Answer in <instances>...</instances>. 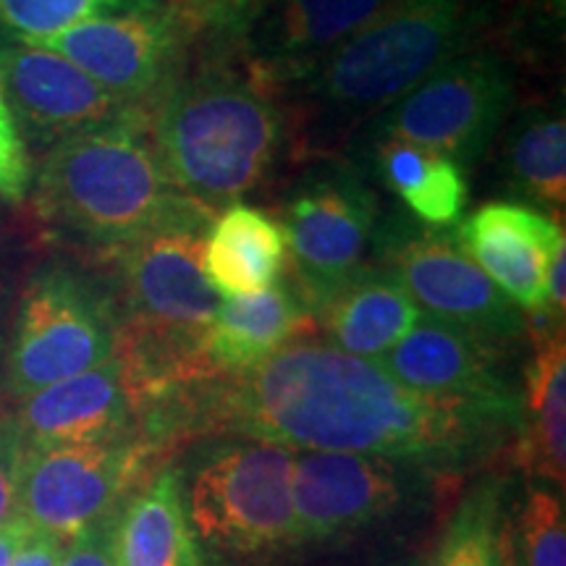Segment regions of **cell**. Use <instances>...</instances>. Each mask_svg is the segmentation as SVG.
Here are the masks:
<instances>
[{"mask_svg":"<svg viewBox=\"0 0 566 566\" xmlns=\"http://www.w3.org/2000/svg\"><path fill=\"white\" fill-rule=\"evenodd\" d=\"M142 430L163 449L179 438L237 436L294 451L391 459L436 478L475 470L516 441L491 417L409 391L380 363L315 334L250 373L155 401L142 412Z\"/></svg>","mask_w":566,"mask_h":566,"instance_id":"obj_1","label":"cell"},{"mask_svg":"<svg viewBox=\"0 0 566 566\" xmlns=\"http://www.w3.org/2000/svg\"><path fill=\"white\" fill-rule=\"evenodd\" d=\"M150 111L153 139L176 187L218 216L265 187L294 145L292 111L239 51L195 48Z\"/></svg>","mask_w":566,"mask_h":566,"instance_id":"obj_2","label":"cell"},{"mask_svg":"<svg viewBox=\"0 0 566 566\" xmlns=\"http://www.w3.org/2000/svg\"><path fill=\"white\" fill-rule=\"evenodd\" d=\"M34 205L48 226L101 254L171 226L210 229L216 221L168 176L142 105L55 142L40 166Z\"/></svg>","mask_w":566,"mask_h":566,"instance_id":"obj_3","label":"cell"},{"mask_svg":"<svg viewBox=\"0 0 566 566\" xmlns=\"http://www.w3.org/2000/svg\"><path fill=\"white\" fill-rule=\"evenodd\" d=\"M475 0H388L289 95L313 122L365 124L412 92L443 63L470 51Z\"/></svg>","mask_w":566,"mask_h":566,"instance_id":"obj_4","label":"cell"},{"mask_svg":"<svg viewBox=\"0 0 566 566\" xmlns=\"http://www.w3.org/2000/svg\"><path fill=\"white\" fill-rule=\"evenodd\" d=\"M294 449L239 438L210 449L184 485L197 541L226 556H268L296 543Z\"/></svg>","mask_w":566,"mask_h":566,"instance_id":"obj_5","label":"cell"},{"mask_svg":"<svg viewBox=\"0 0 566 566\" xmlns=\"http://www.w3.org/2000/svg\"><path fill=\"white\" fill-rule=\"evenodd\" d=\"M514 105V74L488 51H464L422 84L363 124L359 150L375 142H409L454 160L462 171L483 158Z\"/></svg>","mask_w":566,"mask_h":566,"instance_id":"obj_6","label":"cell"},{"mask_svg":"<svg viewBox=\"0 0 566 566\" xmlns=\"http://www.w3.org/2000/svg\"><path fill=\"white\" fill-rule=\"evenodd\" d=\"M116 296L71 268H42L21 294L6 378L17 399L108 363L116 354Z\"/></svg>","mask_w":566,"mask_h":566,"instance_id":"obj_7","label":"cell"},{"mask_svg":"<svg viewBox=\"0 0 566 566\" xmlns=\"http://www.w3.org/2000/svg\"><path fill=\"white\" fill-rule=\"evenodd\" d=\"M292 286L313 315L365 265L378 200L349 163L325 160L289 189L283 205Z\"/></svg>","mask_w":566,"mask_h":566,"instance_id":"obj_8","label":"cell"},{"mask_svg":"<svg viewBox=\"0 0 566 566\" xmlns=\"http://www.w3.org/2000/svg\"><path fill=\"white\" fill-rule=\"evenodd\" d=\"M30 45L74 63L118 103L153 108L187 66L197 38L166 0H134L129 9L87 19Z\"/></svg>","mask_w":566,"mask_h":566,"instance_id":"obj_9","label":"cell"},{"mask_svg":"<svg viewBox=\"0 0 566 566\" xmlns=\"http://www.w3.org/2000/svg\"><path fill=\"white\" fill-rule=\"evenodd\" d=\"M375 250L380 265L405 283L424 315L501 349L527 331L525 313L467 258L449 229H428L412 218L394 216L375 229Z\"/></svg>","mask_w":566,"mask_h":566,"instance_id":"obj_10","label":"cell"},{"mask_svg":"<svg viewBox=\"0 0 566 566\" xmlns=\"http://www.w3.org/2000/svg\"><path fill=\"white\" fill-rule=\"evenodd\" d=\"M163 451L142 433L118 441L27 449L19 514L32 527L71 541L111 520L153 475Z\"/></svg>","mask_w":566,"mask_h":566,"instance_id":"obj_11","label":"cell"},{"mask_svg":"<svg viewBox=\"0 0 566 566\" xmlns=\"http://www.w3.org/2000/svg\"><path fill=\"white\" fill-rule=\"evenodd\" d=\"M436 475L380 457L294 451L296 543L349 537L428 499Z\"/></svg>","mask_w":566,"mask_h":566,"instance_id":"obj_12","label":"cell"},{"mask_svg":"<svg viewBox=\"0 0 566 566\" xmlns=\"http://www.w3.org/2000/svg\"><path fill=\"white\" fill-rule=\"evenodd\" d=\"M504 352L462 328L420 315L378 363L409 391L472 409L520 436L522 388L509 373Z\"/></svg>","mask_w":566,"mask_h":566,"instance_id":"obj_13","label":"cell"},{"mask_svg":"<svg viewBox=\"0 0 566 566\" xmlns=\"http://www.w3.org/2000/svg\"><path fill=\"white\" fill-rule=\"evenodd\" d=\"M388 0H268L239 45L260 80L289 95Z\"/></svg>","mask_w":566,"mask_h":566,"instance_id":"obj_14","label":"cell"},{"mask_svg":"<svg viewBox=\"0 0 566 566\" xmlns=\"http://www.w3.org/2000/svg\"><path fill=\"white\" fill-rule=\"evenodd\" d=\"M0 90L21 139L48 147L132 108L59 53L32 45H0Z\"/></svg>","mask_w":566,"mask_h":566,"instance_id":"obj_15","label":"cell"},{"mask_svg":"<svg viewBox=\"0 0 566 566\" xmlns=\"http://www.w3.org/2000/svg\"><path fill=\"white\" fill-rule=\"evenodd\" d=\"M454 237L522 313H546L548 265L566 244L562 221L520 202H488L459 223Z\"/></svg>","mask_w":566,"mask_h":566,"instance_id":"obj_16","label":"cell"},{"mask_svg":"<svg viewBox=\"0 0 566 566\" xmlns=\"http://www.w3.org/2000/svg\"><path fill=\"white\" fill-rule=\"evenodd\" d=\"M17 422L27 449L103 443L139 433L137 401L116 354L21 399Z\"/></svg>","mask_w":566,"mask_h":566,"instance_id":"obj_17","label":"cell"},{"mask_svg":"<svg viewBox=\"0 0 566 566\" xmlns=\"http://www.w3.org/2000/svg\"><path fill=\"white\" fill-rule=\"evenodd\" d=\"M516 464L530 480L564 491L566 478V344L564 321L537 315L533 354L522 386V424L514 441Z\"/></svg>","mask_w":566,"mask_h":566,"instance_id":"obj_18","label":"cell"},{"mask_svg":"<svg viewBox=\"0 0 566 566\" xmlns=\"http://www.w3.org/2000/svg\"><path fill=\"white\" fill-rule=\"evenodd\" d=\"M317 323L292 283H273L250 296L221 302L208 331V359L218 378H233L263 365L296 338L315 334Z\"/></svg>","mask_w":566,"mask_h":566,"instance_id":"obj_19","label":"cell"},{"mask_svg":"<svg viewBox=\"0 0 566 566\" xmlns=\"http://www.w3.org/2000/svg\"><path fill=\"white\" fill-rule=\"evenodd\" d=\"M113 566H202L176 470L153 472L124 501L111 530Z\"/></svg>","mask_w":566,"mask_h":566,"instance_id":"obj_20","label":"cell"},{"mask_svg":"<svg viewBox=\"0 0 566 566\" xmlns=\"http://www.w3.org/2000/svg\"><path fill=\"white\" fill-rule=\"evenodd\" d=\"M420 307L384 265H363L315 315L331 344L354 357L384 359L420 321Z\"/></svg>","mask_w":566,"mask_h":566,"instance_id":"obj_21","label":"cell"},{"mask_svg":"<svg viewBox=\"0 0 566 566\" xmlns=\"http://www.w3.org/2000/svg\"><path fill=\"white\" fill-rule=\"evenodd\" d=\"M202 265L210 286L226 300L265 292L289 271L281 223L252 205H229L205 239Z\"/></svg>","mask_w":566,"mask_h":566,"instance_id":"obj_22","label":"cell"},{"mask_svg":"<svg viewBox=\"0 0 566 566\" xmlns=\"http://www.w3.org/2000/svg\"><path fill=\"white\" fill-rule=\"evenodd\" d=\"M373 174L388 192L399 197L417 223L428 229H451L462 221L470 189L454 160L409 142H375L363 147Z\"/></svg>","mask_w":566,"mask_h":566,"instance_id":"obj_23","label":"cell"},{"mask_svg":"<svg viewBox=\"0 0 566 566\" xmlns=\"http://www.w3.org/2000/svg\"><path fill=\"white\" fill-rule=\"evenodd\" d=\"M501 174L514 195L551 212L566 208V122L556 111H527L506 134Z\"/></svg>","mask_w":566,"mask_h":566,"instance_id":"obj_24","label":"cell"},{"mask_svg":"<svg viewBox=\"0 0 566 566\" xmlns=\"http://www.w3.org/2000/svg\"><path fill=\"white\" fill-rule=\"evenodd\" d=\"M512 491V480L504 475H485L459 501L443 530L433 558L424 566H488L495 516Z\"/></svg>","mask_w":566,"mask_h":566,"instance_id":"obj_25","label":"cell"},{"mask_svg":"<svg viewBox=\"0 0 566 566\" xmlns=\"http://www.w3.org/2000/svg\"><path fill=\"white\" fill-rule=\"evenodd\" d=\"M522 566H566V512L562 488L530 480L514 512Z\"/></svg>","mask_w":566,"mask_h":566,"instance_id":"obj_26","label":"cell"},{"mask_svg":"<svg viewBox=\"0 0 566 566\" xmlns=\"http://www.w3.org/2000/svg\"><path fill=\"white\" fill-rule=\"evenodd\" d=\"M134 0H0V30L21 45L55 34L95 17L129 9Z\"/></svg>","mask_w":566,"mask_h":566,"instance_id":"obj_27","label":"cell"},{"mask_svg":"<svg viewBox=\"0 0 566 566\" xmlns=\"http://www.w3.org/2000/svg\"><path fill=\"white\" fill-rule=\"evenodd\" d=\"M166 3L192 27L197 48L239 51L268 0H166Z\"/></svg>","mask_w":566,"mask_h":566,"instance_id":"obj_28","label":"cell"},{"mask_svg":"<svg viewBox=\"0 0 566 566\" xmlns=\"http://www.w3.org/2000/svg\"><path fill=\"white\" fill-rule=\"evenodd\" d=\"M30 158L13 113L0 90V197L21 202L30 192Z\"/></svg>","mask_w":566,"mask_h":566,"instance_id":"obj_29","label":"cell"},{"mask_svg":"<svg viewBox=\"0 0 566 566\" xmlns=\"http://www.w3.org/2000/svg\"><path fill=\"white\" fill-rule=\"evenodd\" d=\"M27 441L17 417L0 415V525L19 516L21 470H24Z\"/></svg>","mask_w":566,"mask_h":566,"instance_id":"obj_30","label":"cell"},{"mask_svg":"<svg viewBox=\"0 0 566 566\" xmlns=\"http://www.w3.org/2000/svg\"><path fill=\"white\" fill-rule=\"evenodd\" d=\"M113 516L111 520L101 522V525L84 530V533L71 537L61 566H113V556H111Z\"/></svg>","mask_w":566,"mask_h":566,"instance_id":"obj_31","label":"cell"},{"mask_svg":"<svg viewBox=\"0 0 566 566\" xmlns=\"http://www.w3.org/2000/svg\"><path fill=\"white\" fill-rule=\"evenodd\" d=\"M514 512L516 506L512 504V491H509L504 504H501L499 516H495L488 566H522L520 543H516V530H514Z\"/></svg>","mask_w":566,"mask_h":566,"instance_id":"obj_32","label":"cell"},{"mask_svg":"<svg viewBox=\"0 0 566 566\" xmlns=\"http://www.w3.org/2000/svg\"><path fill=\"white\" fill-rule=\"evenodd\" d=\"M66 546L69 543L61 541V537L32 527L17 554H13L9 566H61Z\"/></svg>","mask_w":566,"mask_h":566,"instance_id":"obj_33","label":"cell"},{"mask_svg":"<svg viewBox=\"0 0 566 566\" xmlns=\"http://www.w3.org/2000/svg\"><path fill=\"white\" fill-rule=\"evenodd\" d=\"M30 530L32 525L21 514L13 516L6 525H0V566H9L13 554L24 543V537L30 535Z\"/></svg>","mask_w":566,"mask_h":566,"instance_id":"obj_34","label":"cell"},{"mask_svg":"<svg viewBox=\"0 0 566 566\" xmlns=\"http://www.w3.org/2000/svg\"><path fill=\"white\" fill-rule=\"evenodd\" d=\"M396 566H424V564L417 562V558H409V562H401V564H396Z\"/></svg>","mask_w":566,"mask_h":566,"instance_id":"obj_35","label":"cell"}]
</instances>
